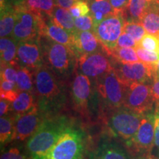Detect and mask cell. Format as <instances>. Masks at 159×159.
I'll return each instance as SVG.
<instances>
[{
    "mask_svg": "<svg viewBox=\"0 0 159 159\" xmlns=\"http://www.w3.org/2000/svg\"><path fill=\"white\" fill-rule=\"evenodd\" d=\"M34 82L39 110L46 117L57 114L66 100L62 80L44 63L34 71Z\"/></svg>",
    "mask_w": 159,
    "mask_h": 159,
    "instance_id": "cell-1",
    "label": "cell"
},
{
    "mask_svg": "<svg viewBox=\"0 0 159 159\" xmlns=\"http://www.w3.org/2000/svg\"><path fill=\"white\" fill-rule=\"evenodd\" d=\"M72 123L64 115L45 117L39 128L26 144V152L30 159H44L53 146Z\"/></svg>",
    "mask_w": 159,
    "mask_h": 159,
    "instance_id": "cell-2",
    "label": "cell"
},
{
    "mask_svg": "<svg viewBox=\"0 0 159 159\" xmlns=\"http://www.w3.org/2000/svg\"><path fill=\"white\" fill-rule=\"evenodd\" d=\"M41 41L44 55V63L59 78H66L76 71L77 57L70 47L47 37H41Z\"/></svg>",
    "mask_w": 159,
    "mask_h": 159,
    "instance_id": "cell-3",
    "label": "cell"
},
{
    "mask_svg": "<svg viewBox=\"0 0 159 159\" xmlns=\"http://www.w3.org/2000/svg\"><path fill=\"white\" fill-rule=\"evenodd\" d=\"M105 114V123L110 132L124 142L136 134L145 115L125 106L106 111Z\"/></svg>",
    "mask_w": 159,
    "mask_h": 159,
    "instance_id": "cell-4",
    "label": "cell"
},
{
    "mask_svg": "<svg viewBox=\"0 0 159 159\" xmlns=\"http://www.w3.org/2000/svg\"><path fill=\"white\" fill-rule=\"evenodd\" d=\"M126 85L114 69L96 80L97 99L105 112L123 106Z\"/></svg>",
    "mask_w": 159,
    "mask_h": 159,
    "instance_id": "cell-5",
    "label": "cell"
},
{
    "mask_svg": "<svg viewBox=\"0 0 159 159\" xmlns=\"http://www.w3.org/2000/svg\"><path fill=\"white\" fill-rule=\"evenodd\" d=\"M85 150L84 131L80 128L71 125L44 159H83Z\"/></svg>",
    "mask_w": 159,
    "mask_h": 159,
    "instance_id": "cell-6",
    "label": "cell"
},
{
    "mask_svg": "<svg viewBox=\"0 0 159 159\" xmlns=\"http://www.w3.org/2000/svg\"><path fill=\"white\" fill-rule=\"evenodd\" d=\"M16 10L17 19L11 38L16 41H27L42 37L45 21L49 16H42L30 11L27 6H20Z\"/></svg>",
    "mask_w": 159,
    "mask_h": 159,
    "instance_id": "cell-7",
    "label": "cell"
},
{
    "mask_svg": "<svg viewBox=\"0 0 159 159\" xmlns=\"http://www.w3.org/2000/svg\"><path fill=\"white\" fill-rule=\"evenodd\" d=\"M155 110L145 114L140 126L130 139L125 142V148L135 158L152 152L154 148Z\"/></svg>",
    "mask_w": 159,
    "mask_h": 159,
    "instance_id": "cell-8",
    "label": "cell"
},
{
    "mask_svg": "<svg viewBox=\"0 0 159 159\" xmlns=\"http://www.w3.org/2000/svg\"><path fill=\"white\" fill-rule=\"evenodd\" d=\"M125 19L122 13L111 15L94 26L93 32L108 54L117 47V41L124 31Z\"/></svg>",
    "mask_w": 159,
    "mask_h": 159,
    "instance_id": "cell-9",
    "label": "cell"
},
{
    "mask_svg": "<svg viewBox=\"0 0 159 159\" xmlns=\"http://www.w3.org/2000/svg\"><path fill=\"white\" fill-rule=\"evenodd\" d=\"M154 105L151 83H135L127 85L123 106L145 114L154 111Z\"/></svg>",
    "mask_w": 159,
    "mask_h": 159,
    "instance_id": "cell-10",
    "label": "cell"
},
{
    "mask_svg": "<svg viewBox=\"0 0 159 159\" xmlns=\"http://www.w3.org/2000/svg\"><path fill=\"white\" fill-rule=\"evenodd\" d=\"M114 68V62L109 58V55L105 50L83 55L77 58V72L95 80Z\"/></svg>",
    "mask_w": 159,
    "mask_h": 159,
    "instance_id": "cell-11",
    "label": "cell"
},
{
    "mask_svg": "<svg viewBox=\"0 0 159 159\" xmlns=\"http://www.w3.org/2000/svg\"><path fill=\"white\" fill-rule=\"evenodd\" d=\"M156 66L148 65L141 61L114 63L115 71L126 86L135 83H152L156 77Z\"/></svg>",
    "mask_w": 159,
    "mask_h": 159,
    "instance_id": "cell-12",
    "label": "cell"
},
{
    "mask_svg": "<svg viewBox=\"0 0 159 159\" xmlns=\"http://www.w3.org/2000/svg\"><path fill=\"white\" fill-rule=\"evenodd\" d=\"M17 64L35 71L44 64V55L41 38L18 42Z\"/></svg>",
    "mask_w": 159,
    "mask_h": 159,
    "instance_id": "cell-13",
    "label": "cell"
},
{
    "mask_svg": "<svg viewBox=\"0 0 159 159\" xmlns=\"http://www.w3.org/2000/svg\"><path fill=\"white\" fill-rule=\"evenodd\" d=\"M15 116L14 133L13 141L27 140L33 136L45 118L38 105L27 112Z\"/></svg>",
    "mask_w": 159,
    "mask_h": 159,
    "instance_id": "cell-14",
    "label": "cell"
},
{
    "mask_svg": "<svg viewBox=\"0 0 159 159\" xmlns=\"http://www.w3.org/2000/svg\"><path fill=\"white\" fill-rule=\"evenodd\" d=\"M71 94L75 110L84 116H87L92 96L91 78L76 71L71 83Z\"/></svg>",
    "mask_w": 159,
    "mask_h": 159,
    "instance_id": "cell-15",
    "label": "cell"
},
{
    "mask_svg": "<svg viewBox=\"0 0 159 159\" xmlns=\"http://www.w3.org/2000/svg\"><path fill=\"white\" fill-rule=\"evenodd\" d=\"M91 159H135L125 145L113 139H105L99 143Z\"/></svg>",
    "mask_w": 159,
    "mask_h": 159,
    "instance_id": "cell-16",
    "label": "cell"
},
{
    "mask_svg": "<svg viewBox=\"0 0 159 159\" xmlns=\"http://www.w3.org/2000/svg\"><path fill=\"white\" fill-rule=\"evenodd\" d=\"M102 47L93 31H76L75 33L72 50L77 58L83 55L102 50Z\"/></svg>",
    "mask_w": 159,
    "mask_h": 159,
    "instance_id": "cell-17",
    "label": "cell"
},
{
    "mask_svg": "<svg viewBox=\"0 0 159 159\" xmlns=\"http://www.w3.org/2000/svg\"><path fill=\"white\" fill-rule=\"evenodd\" d=\"M42 37L48 38L55 42L67 46L72 49L74 35L56 25L51 17L46 19Z\"/></svg>",
    "mask_w": 159,
    "mask_h": 159,
    "instance_id": "cell-18",
    "label": "cell"
},
{
    "mask_svg": "<svg viewBox=\"0 0 159 159\" xmlns=\"http://www.w3.org/2000/svg\"><path fill=\"white\" fill-rule=\"evenodd\" d=\"M0 36L11 37L16 23V10L11 5H5L0 7Z\"/></svg>",
    "mask_w": 159,
    "mask_h": 159,
    "instance_id": "cell-19",
    "label": "cell"
},
{
    "mask_svg": "<svg viewBox=\"0 0 159 159\" xmlns=\"http://www.w3.org/2000/svg\"><path fill=\"white\" fill-rule=\"evenodd\" d=\"M37 105L35 93L19 91L16 99L11 104V112L19 115L27 112Z\"/></svg>",
    "mask_w": 159,
    "mask_h": 159,
    "instance_id": "cell-20",
    "label": "cell"
},
{
    "mask_svg": "<svg viewBox=\"0 0 159 159\" xmlns=\"http://www.w3.org/2000/svg\"><path fill=\"white\" fill-rule=\"evenodd\" d=\"M18 42L11 37L1 38V65H18L16 63Z\"/></svg>",
    "mask_w": 159,
    "mask_h": 159,
    "instance_id": "cell-21",
    "label": "cell"
},
{
    "mask_svg": "<svg viewBox=\"0 0 159 159\" xmlns=\"http://www.w3.org/2000/svg\"><path fill=\"white\" fill-rule=\"evenodd\" d=\"M154 5H159V0H130L127 9L128 15L127 20L141 22L146 11Z\"/></svg>",
    "mask_w": 159,
    "mask_h": 159,
    "instance_id": "cell-22",
    "label": "cell"
},
{
    "mask_svg": "<svg viewBox=\"0 0 159 159\" xmlns=\"http://www.w3.org/2000/svg\"><path fill=\"white\" fill-rule=\"evenodd\" d=\"M51 19L56 25L65 29L72 35H74L77 31L75 25V18L72 16L68 9L63 8L56 5L52 13Z\"/></svg>",
    "mask_w": 159,
    "mask_h": 159,
    "instance_id": "cell-23",
    "label": "cell"
},
{
    "mask_svg": "<svg viewBox=\"0 0 159 159\" xmlns=\"http://www.w3.org/2000/svg\"><path fill=\"white\" fill-rule=\"evenodd\" d=\"M91 15L94 19V25L105 18L116 14L109 0H94L89 3Z\"/></svg>",
    "mask_w": 159,
    "mask_h": 159,
    "instance_id": "cell-24",
    "label": "cell"
},
{
    "mask_svg": "<svg viewBox=\"0 0 159 159\" xmlns=\"http://www.w3.org/2000/svg\"><path fill=\"white\" fill-rule=\"evenodd\" d=\"M141 23L149 34L159 37V5H154L146 11Z\"/></svg>",
    "mask_w": 159,
    "mask_h": 159,
    "instance_id": "cell-25",
    "label": "cell"
},
{
    "mask_svg": "<svg viewBox=\"0 0 159 159\" xmlns=\"http://www.w3.org/2000/svg\"><path fill=\"white\" fill-rule=\"evenodd\" d=\"M16 87L19 91L34 93V71L27 67L19 66L16 80Z\"/></svg>",
    "mask_w": 159,
    "mask_h": 159,
    "instance_id": "cell-26",
    "label": "cell"
},
{
    "mask_svg": "<svg viewBox=\"0 0 159 159\" xmlns=\"http://www.w3.org/2000/svg\"><path fill=\"white\" fill-rule=\"evenodd\" d=\"M14 124V115L8 114L1 116V119H0V142H1L2 148L4 145L13 141Z\"/></svg>",
    "mask_w": 159,
    "mask_h": 159,
    "instance_id": "cell-27",
    "label": "cell"
},
{
    "mask_svg": "<svg viewBox=\"0 0 159 159\" xmlns=\"http://www.w3.org/2000/svg\"><path fill=\"white\" fill-rule=\"evenodd\" d=\"M26 6L36 14L51 17L56 4L55 0H26Z\"/></svg>",
    "mask_w": 159,
    "mask_h": 159,
    "instance_id": "cell-28",
    "label": "cell"
},
{
    "mask_svg": "<svg viewBox=\"0 0 159 159\" xmlns=\"http://www.w3.org/2000/svg\"><path fill=\"white\" fill-rule=\"evenodd\" d=\"M116 62L134 63L139 61L136 49L131 47H116L108 54Z\"/></svg>",
    "mask_w": 159,
    "mask_h": 159,
    "instance_id": "cell-29",
    "label": "cell"
},
{
    "mask_svg": "<svg viewBox=\"0 0 159 159\" xmlns=\"http://www.w3.org/2000/svg\"><path fill=\"white\" fill-rule=\"evenodd\" d=\"M123 32H125L132 36L137 43H139L146 34V30L142 24L134 20H125Z\"/></svg>",
    "mask_w": 159,
    "mask_h": 159,
    "instance_id": "cell-30",
    "label": "cell"
},
{
    "mask_svg": "<svg viewBox=\"0 0 159 159\" xmlns=\"http://www.w3.org/2000/svg\"><path fill=\"white\" fill-rule=\"evenodd\" d=\"M0 95L1 99H5L13 102L19 95V91L18 90L16 84L11 83L6 80L1 79L0 82Z\"/></svg>",
    "mask_w": 159,
    "mask_h": 159,
    "instance_id": "cell-31",
    "label": "cell"
},
{
    "mask_svg": "<svg viewBox=\"0 0 159 159\" xmlns=\"http://www.w3.org/2000/svg\"><path fill=\"white\" fill-rule=\"evenodd\" d=\"M136 49L139 61L148 65L156 66L159 62V54L156 52H152L137 47Z\"/></svg>",
    "mask_w": 159,
    "mask_h": 159,
    "instance_id": "cell-32",
    "label": "cell"
},
{
    "mask_svg": "<svg viewBox=\"0 0 159 159\" xmlns=\"http://www.w3.org/2000/svg\"><path fill=\"white\" fill-rule=\"evenodd\" d=\"M137 47H142L149 51L156 52L159 54V37L146 33L138 43Z\"/></svg>",
    "mask_w": 159,
    "mask_h": 159,
    "instance_id": "cell-33",
    "label": "cell"
},
{
    "mask_svg": "<svg viewBox=\"0 0 159 159\" xmlns=\"http://www.w3.org/2000/svg\"><path fill=\"white\" fill-rule=\"evenodd\" d=\"M75 25L77 31H93L94 29V19L91 13L75 19Z\"/></svg>",
    "mask_w": 159,
    "mask_h": 159,
    "instance_id": "cell-34",
    "label": "cell"
},
{
    "mask_svg": "<svg viewBox=\"0 0 159 159\" xmlns=\"http://www.w3.org/2000/svg\"><path fill=\"white\" fill-rule=\"evenodd\" d=\"M69 11L75 19L90 14L91 12V10L89 7L88 2H86L85 0L77 1L71 8L69 9Z\"/></svg>",
    "mask_w": 159,
    "mask_h": 159,
    "instance_id": "cell-35",
    "label": "cell"
},
{
    "mask_svg": "<svg viewBox=\"0 0 159 159\" xmlns=\"http://www.w3.org/2000/svg\"><path fill=\"white\" fill-rule=\"evenodd\" d=\"M19 65H1V79L16 84Z\"/></svg>",
    "mask_w": 159,
    "mask_h": 159,
    "instance_id": "cell-36",
    "label": "cell"
},
{
    "mask_svg": "<svg viewBox=\"0 0 159 159\" xmlns=\"http://www.w3.org/2000/svg\"><path fill=\"white\" fill-rule=\"evenodd\" d=\"M0 159H30L27 152H23L17 147H12L2 151Z\"/></svg>",
    "mask_w": 159,
    "mask_h": 159,
    "instance_id": "cell-37",
    "label": "cell"
},
{
    "mask_svg": "<svg viewBox=\"0 0 159 159\" xmlns=\"http://www.w3.org/2000/svg\"><path fill=\"white\" fill-rule=\"evenodd\" d=\"M138 43L135 41L134 38L130 36L125 32L121 34L118 41H117V47H131V48H136Z\"/></svg>",
    "mask_w": 159,
    "mask_h": 159,
    "instance_id": "cell-38",
    "label": "cell"
},
{
    "mask_svg": "<svg viewBox=\"0 0 159 159\" xmlns=\"http://www.w3.org/2000/svg\"><path fill=\"white\" fill-rule=\"evenodd\" d=\"M116 13H122L124 15L127 11L130 0H109Z\"/></svg>",
    "mask_w": 159,
    "mask_h": 159,
    "instance_id": "cell-39",
    "label": "cell"
},
{
    "mask_svg": "<svg viewBox=\"0 0 159 159\" xmlns=\"http://www.w3.org/2000/svg\"><path fill=\"white\" fill-rule=\"evenodd\" d=\"M152 94L155 101V109H159V77H155L152 83Z\"/></svg>",
    "mask_w": 159,
    "mask_h": 159,
    "instance_id": "cell-40",
    "label": "cell"
},
{
    "mask_svg": "<svg viewBox=\"0 0 159 159\" xmlns=\"http://www.w3.org/2000/svg\"><path fill=\"white\" fill-rule=\"evenodd\" d=\"M154 147L159 153V109H155Z\"/></svg>",
    "mask_w": 159,
    "mask_h": 159,
    "instance_id": "cell-41",
    "label": "cell"
},
{
    "mask_svg": "<svg viewBox=\"0 0 159 159\" xmlns=\"http://www.w3.org/2000/svg\"><path fill=\"white\" fill-rule=\"evenodd\" d=\"M11 101L5 99H1L0 100V115L1 116L8 115L10 111H11Z\"/></svg>",
    "mask_w": 159,
    "mask_h": 159,
    "instance_id": "cell-42",
    "label": "cell"
},
{
    "mask_svg": "<svg viewBox=\"0 0 159 159\" xmlns=\"http://www.w3.org/2000/svg\"><path fill=\"white\" fill-rule=\"evenodd\" d=\"M26 5V0H0V7L5 5H11L12 7H19Z\"/></svg>",
    "mask_w": 159,
    "mask_h": 159,
    "instance_id": "cell-43",
    "label": "cell"
},
{
    "mask_svg": "<svg viewBox=\"0 0 159 159\" xmlns=\"http://www.w3.org/2000/svg\"><path fill=\"white\" fill-rule=\"evenodd\" d=\"M79 0H55L56 5L65 9H69Z\"/></svg>",
    "mask_w": 159,
    "mask_h": 159,
    "instance_id": "cell-44",
    "label": "cell"
},
{
    "mask_svg": "<svg viewBox=\"0 0 159 159\" xmlns=\"http://www.w3.org/2000/svg\"><path fill=\"white\" fill-rule=\"evenodd\" d=\"M135 159H159V153L158 154H152V152L150 154L145 155L144 156L139 157Z\"/></svg>",
    "mask_w": 159,
    "mask_h": 159,
    "instance_id": "cell-45",
    "label": "cell"
},
{
    "mask_svg": "<svg viewBox=\"0 0 159 159\" xmlns=\"http://www.w3.org/2000/svg\"><path fill=\"white\" fill-rule=\"evenodd\" d=\"M156 77H159V62L156 66Z\"/></svg>",
    "mask_w": 159,
    "mask_h": 159,
    "instance_id": "cell-46",
    "label": "cell"
},
{
    "mask_svg": "<svg viewBox=\"0 0 159 159\" xmlns=\"http://www.w3.org/2000/svg\"><path fill=\"white\" fill-rule=\"evenodd\" d=\"M85 1H86V2H88V3H90L91 2L94 1V0H85Z\"/></svg>",
    "mask_w": 159,
    "mask_h": 159,
    "instance_id": "cell-47",
    "label": "cell"
}]
</instances>
